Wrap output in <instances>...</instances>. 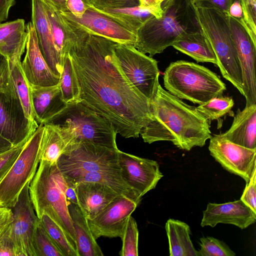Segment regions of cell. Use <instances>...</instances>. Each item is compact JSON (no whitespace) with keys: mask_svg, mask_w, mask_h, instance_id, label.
<instances>
[{"mask_svg":"<svg viewBox=\"0 0 256 256\" xmlns=\"http://www.w3.org/2000/svg\"><path fill=\"white\" fill-rule=\"evenodd\" d=\"M120 238L122 246L120 252V256H138V230L136 222L131 216L128 220Z\"/></svg>","mask_w":256,"mask_h":256,"instance_id":"cell-37","label":"cell"},{"mask_svg":"<svg viewBox=\"0 0 256 256\" xmlns=\"http://www.w3.org/2000/svg\"><path fill=\"white\" fill-rule=\"evenodd\" d=\"M60 12L72 26L89 34L134 46L136 42L135 34L91 6H88L81 18H76L70 12Z\"/></svg>","mask_w":256,"mask_h":256,"instance_id":"cell-15","label":"cell"},{"mask_svg":"<svg viewBox=\"0 0 256 256\" xmlns=\"http://www.w3.org/2000/svg\"><path fill=\"white\" fill-rule=\"evenodd\" d=\"M59 84L63 99L67 104L80 101L79 84L68 52L64 57Z\"/></svg>","mask_w":256,"mask_h":256,"instance_id":"cell-33","label":"cell"},{"mask_svg":"<svg viewBox=\"0 0 256 256\" xmlns=\"http://www.w3.org/2000/svg\"><path fill=\"white\" fill-rule=\"evenodd\" d=\"M195 7L201 28L212 45L222 76L243 95L242 70L228 14L212 8Z\"/></svg>","mask_w":256,"mask_h":256,"instance_id":"cell-6","label":"cell"},{"mask_svg":"<svg viewBox=\"0 0 256 256\" xmlns=\"http://www.w3.org/2000/svg\"><path fill=\"white\" fill-rule=\"evenodd\" d=\"M172 46L197 62H210L217 66L216 54L212 45L202 30L184 32L172 44Z\"/></svg>","mask_w":256,"mask_h":256,"instance_id":"cell-27","label":"cell"},{"mask_svg":"<svg viewBox=\"0 0 256 256\" xmlns=\"http://www.w3.org/2000/svg\"><path fill=\"white\" fill-rule=\"evenodd\" d=\"M26 30L28 34L26 52L21 65L26 80L34 86H47L57 84L60 77L52 72L46 62L32 22L27 24Z\"/></svg>","mask_w":256,"mask_h":256,"instance_id":"cell-18","label":"cell"},{"mask_svg":"<svg viewBox=\"0 0 256 256\" xmlns=\"http://www.w3.org/2000/svg\"><path fill=\"white\" fill-rule=\"evenodd\" d=\"M167 0H155L156 4L160 6H161V4L163 2Z\"/></svg>","mask_w":256,"mask_h":256,"instance_id":"cell-52","label":"cell"},{"mask_svg":"<svg viewBox=\"0 0 256 256\" xmlns=\"http://www.w3.org/2000/svg\"><path fill=\"white\" fill-rule=\"evenodd\" d=\"M29 138L0 154V182L9 171Z\"/></svg>","mask_w":256,"mask_h":256,"instance_id":"cell-40","label":"cell"},{"mask_svg":"<svg viewBox=\"0 0 256 256\" xmlns=\"http://www.w3.org/2000/svg\"><path fill=\"white\" fill-rule=\"evenodd\" d=\"M10 226L0 237V256H16L14 244L10 236Z\"/></svg>","mask_w":256,"mask_h":256,"instance_id":"cell-44","label":"cell"},{"mask_svg":"<svg viewBox=\"0 0 256 256\" xmlns=\"http://www.w3.org/2000/svg\"><path fill=\"white\" fill-rule=\"evenodd\" d=\"M21 62V58L9 61L10 74L25 117L34 127L38 128L39 125L36 122L33 108L30 84L24 74Z\"/></svg>","mask_w":256,"mask_h":256,"instance_id":"cell-29","label":"cell"},{"mask_svg":"<svg viewBox=\"0 0 256 256\" xmlns=\"http://www.w3.org/2000/svg\"><path fill=\"white\" fill-rule=\"evenodd\" d=\"M163 80L169 92L199 105L222 94L226 90L225 84L216 73L184 60L171 62L164 71Z\"/></svg>","mask_w":256,"mask_h":256,"instance_id":"cell-4","label":"cell"},{"mask_svg":"<svg viewBox=\"0 0 256 256\" xmlns=\"http://www.w3.org/2000/svg\"><path fill=\"white\" fill-rule=\"evenodd\" d=\"M44 127L40 160L56 164L60 156L70 145V142L58 126L48 123L44 124Z\"/></svg>","mask_w":256,"mask_h":256,"instance_id":"cell-30","label":"cell"},{"mask_svg":"<svg viewBox=\"0 0 256 256\" xmlns=\"http://www.w3.org/2000/svg\"><path fill=\"white\" fill-rule=\"evenodd\" d=\"M61 175L56 164L40 160L30 184V196L38 218L43 212L48 214L59 222L76 243L68 202L60 184Z\"/></svg>","mask_w":256,"mask_h":256,"instance_id":"cell-7","label":"cell"},{"mask_svg":"<svg viewBox=\"0 0 256 256\" xmlns=\"http://www.w3.org/2000/svg\"><path fill=\"white\" fill-rule=\"evenodd\" d=\"M169 243L170 256H198L190 238L189 226L174 219L167 220L165 226Z\"/></svg>","mask_w":256,"mask_h":256,"instance_id":"cell-28","label":"cell"},{"mask_svg":"<svg viewBox=\"0 0 256 256\" xmlns=\"http://www.w3.org/2000/svg\"><path fill=\"white\" fill-rule=\"evenodd\" d=\"M74 184L78 206L88 220L96 216L119 195L109 186L99 182H82Z\"/></svg>","mask_w":256,"mask_h":256,"instance_id":"cell-21","label":"cell"},{"mask_svg":"<svg viewBox=\"0 0 256 256\" xmlns=\"http://www.w3.org/2000/svg\"><path fill=\"white\" fill-rule=\"evenodd\" d=\"M150 104L152 120L140 132L144 142L170 141L180 149L190 150L203 146L212 136L210 122L197 108L160 84Z\"/></svg>","mask_w":256,"mask_h":256,"instance_id":"cell-2","label":"cell"},{"mask_svg":"<svg viewBox=\"0 0 256 256\" xmlns=\"http://www.w3.org/2000/svg\"><path fill=\"white\" fill-rule=\"evenodd\" d=\"M43 4L48 18L56 52L60 62L63 64L64 57L69 52L70 48L61 21L60 12L48 4L44 3Z\"/></svg>","mask_w":256,"mask_h":256,"instance_id":"cell-34","label":"cell"},{"mask_svg":"<svg viewBox=\"0 0 256 256\" xmlns=\"http://www.w3.org/2000/svg\"><path fill=\"white\" fill-rule=\"evenodd\" d=\"M243 18L238 20L248 31L256 44V0H240Z\"/></svg>","mask_w":256,"mask_h":256,"instance_id":"cell-39","label":"cell"},{"mask_svg":"<svg viewBox=\"0 0 256 256\" xmlns=\"http://www.w3.org/2000/svg\"><path fill=\"white\" fill-rule=\"evenodd\" d=\"M256 220V212L240 199L224 204L208 203L203 212L202 227H214L218 223L234 224L244 229Z\"/></svg>","mask_w":256,"mask_h":256,"instance_id":"cell-19","label":"cell"},{"mask_svg":"<svg viewBox=\"0 0 256 256\" xmlns=\"http://www.w3.org/2000/svg\"><path fill=\"white\" fill-rule=\"evenodd\" d=\"M48 4L60 12H69L66 7V0H40Z\"/></svg>","mask_w":256,"mask_h":256,"instance_id":"cell-49","label":"cell"},{"mask_svg":"<svg viewBox=\"0 0 256 256\" xmlns=\"http://www.w3.org/2000/svg\"><path fill=\"white\" fill-rule=\"evenodd\" d=\"M79 30L68 53L80 102L111 122L121 136L138 138L152 120L150 101L122 71L114 54L115 42Z\"/></svg>","mask_w":256,"mask_h":256,"instance_id":"cell-1","label":"cell"},{"mask_svg":"<svg viewBox=\"0 0 256 256\" xmlns=\"http://www.w3.org/2000/svg\"><path fill=\"white\" fill-rule=\"evenodd\" d=\"M48 123L58 126L70 140V145L88 142L118 150L116 144L118 134L112 123L80 101L68 104Z\"/></svg>","mask_w":256,"mask_h":256,"instance_id":"cell-5","label":"cell"},{"mask_svg":"<svg viewBox=\"0 0 256 256\" xmlns=\"http://www.w3.org/2000/svg\"><path fill=\"white\" fill-rule=\"evenodd\" d=\"M28 34L23 19L0 24V54L9 61L21 58L26 49Z\"/></svg>","mask_w":256,"mask_h":256,"instance_id":"cell-24","label":"cell"},{"mask_svg":"<svg viewBox=\"0 0 256 256\" xmlns=\"http://www.w3.org/2000/svg\"><path fill=\"white\" fill-rule=\"evenodd\" d=\"M66 178L74 183L82 182H99L109 186L118 194H125L142 198L136 196L121 176L120 170L86 172L71 178Z\"/></svg>","mask_w":256,"mask_h":256,"instance_id":"cell-31","label":"cell"},{"mask_svg":"<svg viewBox=\"0 0 256 256\" xmlns=\"http://www.w3.org/2000/svg\"><path fill=\"white\" fill-rule=\"evenodd\" d=\"M256 171L244 190L240 200L254 212H256Z\"/></svg>","mask_w":256,"mask_h":256,"instance_id":"cell-42","label":"cell"},{"mask_svg":"<svg viewBox=\"0 0 256 256\" xmlns=\"http://www.w3.org/2000/svg\"><path fill=\"white\" fill-rule=\"evenodd\" d=\"M140 6H160L156 4L155 0H139Z\"/></svg>","mask_w":256,"mask_h":256,"instance_id":"cell-51","label":"cell"},{"mask_svg":"<svg viewBox=\"0 0 256 256\" xmlns=\"http://www.w3.org/2000/svg\"><path fill=\"white\" fill-rule=\"evenodd\" d=\"M38 218L64 256H79L76 243L58 222L46 212Z\"/></svg>","mask_w":256,"mask_h":256,"instance_id":"cell-32","label":"cell"},{"mask_svg":"<svg viewBox=\"0 0 256 256\" xmlns=\"http://www.w3.org/2000/svg\"><path fill=\"white\" fill-rule=\"evenodd\" d=\"M229 22L242 70L246 106H250L256 104V44L246 26L238 20L229 16Z\"/></svg>","mask_w":256,"mask_h":256,"instance_id":"cell-16","label":"cell"},{"mask_svg":"<svg viewBox=\"0 0 256 256\" xmlns=\"http://www.w3.org/2000/svg\"><path fill=\"white\" fill-rule=\"evenodd\" d=\"M34 242L36 256H64L46 232L40 220L34 230Z\"/></svg>","mask_w":256,"mask_h":256,"instance_id":"cell-36","label":"cell"},{"mask_svg":"<svg viewBox=\"0 0 256 256\" xmlns=\"http://www.w3.org/2000/svg\"><path fill=\"white\" fill-rule=\"evenodd\" d=\"M234 105L232 96H224L222 94L215 97L207 102L200 104L196 107L200 114L209 122L218 120L229 114Z\"/></svg>","mask_w":256,"mask_h":256,"instance_id":"cell-35","label":"cell"},{"mask_svg":"<svg viewBox=\"0 0 256 256\" xmlns=\"http://www.w3.org/2000/svg\"><path fill=\"white\" fill-rule=\"evenodd\" d=\"M118 162L122 178L140 198L154 189L163 176L157 162L119 150Z\"/></svg>","mask_w":256,"mask_h":256,"instance_id":"cell-17","label":"cell"},{"mask_svg":"<svg viewBox=\"0 0 256 256\" xmlns=\"http://www.w3.org/2000/svg\"><path fill=\"white\" fill-rule=\"evenodd\" d=\"M44 128L43 124L39 125L0 182V206L12 208L24 187L34 177L41 158Z\"/></svg>","mask_w":256,"mask_h":256,"instance_id":"cell-9","label":"cell"},{"mask_svg":"<svg viewBox=\"0 0 256 256\" xmlns=\"http://www.w3.org/2000/svg\"><path fill=\"white\" fill-rule=\"evenodd\" d=\"M234 0H192L196 7L212 8L228 14Z\"/></svg>","mask_w":256,"mask_h":256,"instance_id":"cell-43","label":"cell"},{"mask_svg":"<svg viewBox=\"0 0 256 256\" xmlns=\"http://www.w3.org/2000/svg\"><path fill=\"white\" fill-rule=\"evenodd\" d=\"M88 6L100 10L130 8L140 5L139 0H83Z\"/></svg>","mask_w":256,"mask_h":256,"instance_id":"cell-41","label":"cell"},{"mask_svg":"<svg viewBox=\"0 0 256 256\" xmlns=\"http://www.w3.org/2000/svg\"><path fill=\"white\" fill-rule=\"evenodd\" d=\"M68 210L79 256H104L90 230L88 219L79 206L68 202Z\"/></svg>","mask_w":256,"mask_h":256,"instance_id":"cell-26","label":"cell"},{"mask_svg":"<svg viewBox=\"0 0 256 256\" xmlns=\"http://www.w3.org/2000/svg\"><path fill=\"white\" fill-rule=\"evenodd\" d=\"M13 146L12 143L0 134V154L3 152Z\"/></svg>","mask_w":256,"mask_h":256,"instance_id":"cell-50","label":"cell"},{"mask_svg":"<svg viewBox=\"0 0 256 256\" xmlns=\"http://www.w3.org/2000/svg\"><path fill=\"white\" fill-rule=\"evenodd\" d=\"M96 10L114 20L136 36L138 30L144 23L153 18H160L162 14V6H143L139 5L123 8Z\"/></svg>","mask_w":256,"mask_h":256,"instance_id":"cell-25","label":"cell"},{"mask_svg":"<svg viewBox=\"0 0 256 256\" xmlns=\"http://www.w3.org/2000/svg\"><path fill=\"white\" fill-rule=\"evenodd\" d=\"M36 128L25 117L10 74L9 61L0 54V134L15 146L29 138Z\"/></svg>","mask_w":256,"mask_h":256,"instance_id":"cell-8","label":"cell"},{"mask_svg":"<svg viewBox=\"0 0 256 256\" xmlns=\"http://www.w3.org/2000/svg\"><path fill=\"white\" fill-rule=\"evenodd\" d=\"M228 15L238 20H242L243 13L240 0H234L228 10Z\"/></svg>","mask_w":256,"mask_h":256,"instance_id":"cell-48","label":"cell"},{"mask_svg":"<svg viewBox=\"0 0 256 256\" xmlns=\"http://www.w3.org/2000/svg\"><path fill=\"white\" fill-rule=\"evenodd\" d=\"M140 200L138 198L119 194L96 216L88 220L94 238H121L128 218Z\"/></svg>","mask_w":256,"mask_h":256,"instance_id":"cell-14","label":"cell"},{"mask_svg":"<svg viewBox=\"0 0 256 256\" xmlns=\"http://www.w3.org/2000/svg\"><path fill=\"white\" fill-rule=\"evenodd\" d=\"M161 6L162 16L149 20L140 27L134 44L150 57L172 46L182 33L202 30L192 0H168Z\"/></svg>","mask_w":256,"mask_h":256,"instance_id":"cell-3","label":"cell"},{"mask_svg":"<svg viewBox=\"0 0 256 256\" xmlns=\"http://www.w3.org/2000/svg\"><path fill=\"white\" fill-rule=\"evenodd\" d=\"M32 104L36 122L45 124L67 106L63 99L59 82L52 86L30 84Z\"/></svg>","mask_w":256,"mask_h":256,"instance_id":"cell-22","label":"cell"},{"mask_svg":"<svg viewBox=\"0 0 256 256\" xmlns=\"http://www.w3.org/2000/svg\"><path fill=\"white\" fill-rule=\"evenodd\" d=\"M14 3V0H0V24L6 20L10 9Z\"/></svg>","mask_w":256,"mask_h":256,"instance_id":"cell-47","label":"cell"},{"mask_svg":"<svg viewBox=\"0 0 256 256\" xmlns=\"http://www.w3.org/2000/svg\"><path fill=\"white\" fill-rule=\"evenodd\" d=\"M118 150L88 142L69 146L56 162L61 174L68 178L100 171L120 170Z\"/></svg>","mask_w":256,"mask_h":256,"instance_id":"cell-10","label":"cell"},{"mask_svg":"<svg viewBox=\"0 0 256 256\" xmlns=\"http://www.w3.org/2000/svg\"><path fill=\"white\" fill-rule=\"evenodd\" d=\"M114 52L128 80L150 102L160 84L158 62L131 44L116 42Z\"/></svg>","mask_w":256,"mask_h":256,"instance_id":"cell-11","label":"cell"},{"mask_svg":"<svg viewBox=\"0 0 256 256\" xmlns=\"http://www.w3.org/2000/svg\"><path fill=\"white\" fill-rule=\"evenodd\" d=\"M66 7L68 12L78 18H81L88 6L83 0H66Z\"/></svg>","mask_w":256,"mask_h":256,"instance_id":"cell-45","label":"cell"},{"mask_svg":"<svg viewBox=\"0 0 256 256\" xmlns=\"http://www.w3.org/2000/svg\"><path fill=\"white\" fill-rule=\"evenodd\" d=\"M28 183L21 192L15 205L11 208L13 220L10 236L16 256H36L34 247L35 229L40 220L32 206Z\"/></svg>","mask_w":256,"mask_h":256,"instance_id":"cell-12","label":"cell"},{"mask_svg":"<svg viewBox=\"0 0 256 256\" xmlns=\"http://www.w3.org/2000/svg\"><path fill=\"white\" fill-rule=\"evenodd\" d=\"M222 134L234 144L256 148V104L238 109L230 128Z\"/></svg>","mask_w":256,"mask_h":256,"instance_id":"cell-23","label":"cell"},{"mask_svg":"<svg viewBox=\"0 0 256 256\" xmlns=\"http://www.w3.org/2000/svg\"><path fill=\"white\" fill-rule=\"evenodd\" d=\"M12 220V209L0 206V237L7 230Z\"/></svg>","mask_w":256,"mask_h":256,"instance_id":"cell-46","label":"cell"},{"mask_svg":"<svg viewBox=\"0 0 256 256\" xmlns=\"http://www.w3.org/2000/svg\"><path fill=\"white\" fill-rule=\"evenodd\" d=\"M210 140L208 150L211 156L226 170L248 183L256 171V148L234 144L222 134L212 136Z\"/></svg>","mask_w":256,"mask_h":256,"instance_id":"cell-13","label":"cell"},{"mask_svg":"<svg viewBox=\"0 0 256 256\" xmlns=\"http://www.w3.org/2000/svg\"><path fill=\"white\" fill-rule=\"evenodd\" d=\"M198 256H234L236 254L223 242L211 236L200 239Z\"/></svg>","mask_w":256,"mask_h":256,"instance_id":"cell-38","label":"cell"},{"mask_svg":"<svg viewBox=\"0 0 256 256\" xmlns=\"http://www.w3.org/2000/svg\"><path fill=\"white\" fill-rule=\"evenodd\" d=\"M32 23L46 62L52 72L60 77L63 64L56 52L47 13L40 0H32Z\"/></svg>","mask_w":256,"mask_h":256,"instance_id":"cell-20","label":"cell"}]
</instances>
